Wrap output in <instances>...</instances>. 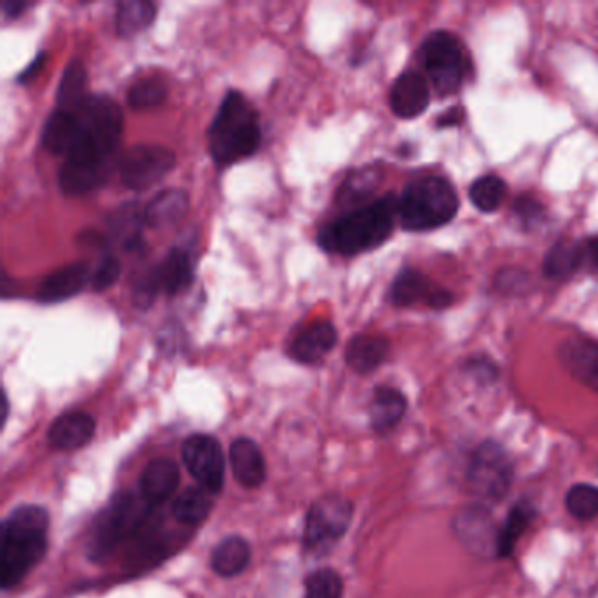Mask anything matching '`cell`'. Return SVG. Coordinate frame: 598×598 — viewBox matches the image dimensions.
<instances>
[{
  "mask_svg": "<svg viewBox=\"0 0 598 598\" xmlns=\"http://www.w3.org/2000/svg\"><path fill=\"white\" fill-rule=\"evenodd\" d=\"M466 118V113L461 107H452L448 113H444V116H441L437 120V127L439 129H446V127H457Z\"/></svg>",
  "mask_w": 598,
  "mask_h": 598,
  "instance_id": "41",
  "label": "cell"
},
{
  "mask_svg": "<svg viewBox=\"0 0 598 598\" xmlns=\"http://www.w3.org/2000/svg\"><path fill=\"white\" fill-rule=\"evenodd\" d=\"M377 185H379V174L374 168L356 171L342 185L341 191H339V200L344 204H353V202H359V200L371 196L376 190Z\"/></svg>",
  "mask_w": 598,
  "mask_h": 598,
  "instance_id": "36",
  "label": "cell"
},
{
  "mask_svg": "<svg viewBox=\"0 0 598 598\" xmlns=\"http://www.w3.org/2000/svg\"><path fill=\"white\" fill-rule=\"evenodd\" d=\"M251 562V548L243 537L232 536L223 539L211 554V567L223 577H234Z\"/></svg>",
  "mask_w": 598,
  "mask_h": 598,
  "instance_id": "26",
  "label": "cell"
},
{
  "mask_svg": "<svg viewBox=\"0 0 598 598\" xmlns=\"http://www.w3.org/2000/svg\"><path fill=\"white\" fill-rule=\"evenodd\" d=\"M46 62H48V55H37V57L32 60L31 66L25 67L22 74L19 75V83H28V81L36 80L37 75L40 74V71L45 69Z\"/></svg>",
  "mask_w": 598,
  "mask_h": 598,
  "instance_id": "40",
  "label": "cell"
},
{
  "mask_svg": "<svg viewBox=\"0 0 598 598\" xmlns=\"http://www.w3.org/2000/svg\"><path fill=\"white\" fill-rule=\"evenodd\" d=\"M406 409L408 400L402 391L395 390L391 386H379L374 391L373 402L368 409L374 431L386 432L395 429L406 414Z\"/></svg>",
  "mask_w": 598,
  "mask_h": 598,
  "instance_id": "25",
  "label": "cell"
},
{
  "mask_svg": "<svg viewBox=\"0 0 598 598\" xmlns=\"http://www.w3.org/2000/svg\"><path fill=\"white\" fill-rule=\"evenodd\" d=\"M537 511L530 502L524 501L511 509L509 516L505 519L499 539H496V556H509L515 551L519 537L527 532V528L536 519Z\"/></svg>",
  "mask_w": 598,
  "mask_h": 598,
  "instance_id": "29",
  "label": "cell"
},
{
  "mask_svg": "<svg viewBox=\"0 0 598 598\" xmlns=\"http://www.w3.org/2000/svg\"><path fill=\"white\" fill-rule=\"evenodd\" d=\"M190 208V197L181 188H168L160 191L155 199L144 209L142 220L153 228L174 225L178 223Z\"/></svg>",
  "mask_w": 598,
  "mask_h": 598,
  "instance_id": "23",
  "label": "cell"
},
{
  "mask_svg": "<svg viewBox=\"0 0 598 598\" xmlns=\"http://www.w3.org/2000/svg\"><path fill=\"white\" fill-rule=\"evenodd\" d=\"M159 5L151 0H124L116 8V32L121 37L138 36L156 20Z\"/></svg>",
  "mask_w": 598,
  "mask_h": 598,
  "instance_id": "27",
  "label": "cell"
},
{
  "mask_svg": "<svg viewBox=\"0 0 598 598\" xmlns=\"http://www.w3.org/2000/svg\"><path fill=\"white\" fill-rule=\"evenodd\" d=\"M28 5L31 4L25 2V0H5L4 4H2V11H4L8 19H19V16L25 13Z\"/></svg>",
  "mask_w": 598,
  "mask_h": 598,
  "instance_id": "42",
  "label": "cell"
},
{
  "mask_svg": "<svg viewBox=\"0 0 598 598\" xmlns=\"http://www.w3.org/2000/svg\"><path fill=\"white\" fill-rule=\"evenodd\" d=\"M81 121L75 112L57 109L49 116L43 130V144L54 155L69 156L80 141Z\"/></svg>",
  "mask_w": 598,
  "mask_h": 598,
  "instance_id": "21",
  "label": "cell"
},
{
  "mask_svg": "<svg viewBox=\"0 0 598 598\" xmlns=\"http://www.w3.org/2000/svg\"><path fill=\"white\" fill-rule=\"evenodd\" d=\"M148 507L150 504L142 495H133L132 492L116 495L95 527V551L104 553L120 541L121 537L129 536L136 528L141 527L146 518Z\"/></svg>",
  "mask_w": 598,
  "mask_h": 598,
  "instance_id": "9",
  "label": "cell"
},
{
  "mask_svg": "<svg viewBox=\"0 0 598 598\" xmlns=\"http://www.w3.org/2000/svg\"><path fill=\"white\" fill-rule=\"evenodd\" d=\"M86 84H89V71L80 58H74L67 63L60 86L57 90V109L74 112L86 101Z\"/></svg>",
  "mask_w": 598,
  "mask_h": 598,
  "instance_id": "28",
  "label": "cell"
},
{
  "mask_svg": "<svg viewBox=\"0 0 598 598\" xmlns=\"http://www.w3.org/2000/svg\"><path fill=\"white\" fill-rule=\"evenodd\" d=\"M90 278L92 274H90L89 266L84 262L62 267L40 281L36 293L37 301L55 304V302L75 297L86 286V283H90Z\"/></svg>",
  "mask_w": 598,
  "mask_h": 598,
  "instance_id": "17",
  "label": "cell"
},
{
  "mask_svg": "<svg viewBox=\"0 0 598 598\" xmlns=\"http://www.w3.org/2000/svg\"><path fill=\"white\" fill-rule=\"evenodd\" d=\"M431 104V89L425 75L408 71L395 80L390 90L391 112L403 120H412L425 113Z\"/></svg>",
  "mask_w": 598,
  "mask_h": 598,
  "instance_id": "14",
  "label": "cell"
},
{
  "mask_svg": "<svg viewBox=\"0 0 598 598\" xmlns=\"http://www.w3.org/2000/svg\"><path fill=\"white\" fill-rule=\"evenodd\" d=\"M183 460L200 486L211 493L222 492L225 481L223 449L211 435L196 434L183 444Z\"/></svg>",
  "mask_w": 598,
  "mask_h": 598,
  "instance_id": "12",
  "label": "cell"
},
{
  "mask_svg": "<svg viewBox=\"0 0 598 598\" xmlns=\"http://www.w3.org/2000/svg\"><path fill=\"white\" fill-rule=\"evenodd\" d=\"M121 274V263L116 257L103 258V262L98 263L97 269L92 272L90 284L94 292H104L112 289L113 284L118 281Z\"/></svg>",
  "mask_w": 598,
  "mask_h": 598,
  "instance_id": "38",
  "label": "cell"
},
{
  "mask_svg": "<svg viewBox=\"0 0 598 598\" xmlns=\"http://www.w3.org/2000/svg\"><path fill=\"white\" fill-rule=\"evenodd\" d=\"M232 470L237 481L246 488H258L266 481V460L255 441L235 439L231 446Z\"/></svg>",
  "mask_w": 598,
  "mask_h": 598,
  "instance_id": "22",
  "label": "cell"
},
{
  "mask_svg": "<svg viewBox=\"0 0 598 598\" xmlns=\"http://www.w3.org/2000/svg\"><path fill=\"white\" fill-rule=\"evenodd\" d=\"M515 214L525 226H533L544 218V206L533 197L521 196L516 199Z\"/></svg>",
  "mask_w": 598,
  "mask_h": 598,
  "instance_id": "39",
  "label": "cell"
},
{
  "mask_svg": "<svg viewBox=\"0 0 598 598\" xmlns=\"http://www.w3.org/2000/svg\"><path fill=\"white\" fill-rule=\"evenodd\" d=\"M48 513L40 505H22L4 521V542L0 556L2 588L19 585L46 553Z\"/></svg>",
  "mask_w": 598,
  "mask_h": 598,
  "instance_id": "2",
  "label": "cell"
},
{
  "mask_svg": "<svg viewBox=\"0 0 598 598\" xmlns=\"http://www.w3.org/2000/svg\"><path fill=\"white\" fill-rule=\"evenodd\" d=\"M559 359L577 382L598 394V342L588 337H571L559 348Z\"/></svg>",
  "mask_w": 598,
  "mask_h": 598,
  "instance_id": "15",
  "label": "cell"
},
{
  "mask_svg": "<svg viewBox=\"0 0 598 598\" xmlns=\"http://www.w3.org/2000/svg\"><path fill=\"white\" fill-rule=\"evenodd\" d=\"M176 165L173 150L160 144H138L121 156L120 179L133 191L148 190L167 176Z\"/></svg>",
  "mask_w": 598,
  "mask_h": 598,
  "instance_id": "8",
  "label": "cell"
},
{
  "mask_svg": "<svg viewBox=\"0 0 598 598\" xmlns=\"http://www.w3.org/2000/svg\"><path fill=\"white\" fill-rule=\"evenodd\" d=\"M74 112L80 116L81 136L66 160L112 162L124 132L121 107L107 95H89Z\"/></svg>",
  "mask_w": 598,
  "mask_h": 598,
  "instance_id": "5",
  "label": "cell"
},
{
  "mask_svg": "<svg viewBox=\"0 0 598 598\" xmlns=\"http://www.w3.org/2000/svg\"><path fill=\"white\" fill-rule=\"evenodd\" d=\"M342 579L332 568H319L306 579V598H341Z\"/></svg>",
  "mask_w": 598,
  "mask_h": 598,
  "instance_id": "37",
  "label": "cell"
},
{
  "mask_svg": "<svg viewBox=\"0 0 598 598\" xmlns=\"http://www.w3.org/2000/svg\"><path fill=\"white\" fill-rule=\"evenodd\" d=\"M260 120L241 92L231 90L209 127V150L218 165H232L255 155L260 146Z\"/></svg>",
  "mask_w": 598,
  "mask_h": 598,
  "instance_id": "3",
  "label": "cell"
},
{
  "mask_svg": "<svg viewBox=\"0 0 598 598\" xmlns=\"http://www.w3.org/2000/svg\"><path fill=\"white\" fill-rule=\"evenodd\" d=\"M94 434V418L86 412H67L49 429L48 441L54 448L72 452L86 446Z\"/></svg>",
  "mask_w": 598,
  "mask_h": 598,
  "instance_id": "20",
  "label": "cell"
},
{
  "mask_svg": "<svg viewBox=\"0 0 598 598\" xmlns=\"http://www.w3.org/2000/svg\"><path fill=\"white\" fill-rule=\"evenodd\" d=\"M507 187L505 181L495 174H486L472 183L469 188V199L481 213H493L504 202Z\"/></svg>",
  "mask_w": 598,
  "mask_h": 598,
  "instance_id": "33",
  "label": "cell"
},
{
  "mask_svg": "<svg viewBox=\"0 0 598 598\" xmlns=\"http://www.w3.org/2000/svg\"><path fill=\"white\" fill-rule=\"evenodd\" d=\"M460 199L452 183L426 176L409 183L399 197V222L403 231L426 232L448 225L457 216Z\"/></svg>",
  "mask_w": 598,
  "mask_h": 598,
  "instance_id": "4",
  "label": "cell"
},
{
  "mask_svg": "<svg viewBox=\"0 0 598 598\" xmlns=\"http://www.w3.org/2000/svg\"><path fill=\"white\" fill-rule=\"evenodd\" d=\"M353 519V504L342 496H325L307 513L304 541L310 550L324 548L344 536Z\"/></svg>",
  "mask_w": 598,
  "mask_h": 598,
  "instance_id": "11",
  "label": "cell"
},
{
  "mask_svg": "<svg viewBox=\"0 0 598 598\" xmlns=\"http://www.w3.org/2000/svg\"><path fill=\"white\" fill-rule=\"evenodd\" d=\"M421 63L439 97L457 94L469 72L460 40L446 31L426 37L421 48Z\"/></svg>",
  "mask_w": 598,
  "mask_h": 598,
  "instance_id": "6",
  "label": "cell"
},
{
  "mask_svg": "<svg viewBox=\"0 0 598 598\" xmlns=\"http://www.w3.org/2000/svg\"><path fill=\"white\" fill-rule=\"evenodd\" d=\"M397 218L399 199L390 194L321 228L318 235L319 246L328 253L347 257L371 251L390 239Z\"/></svg>",
  "mask_w": 598,
  "mask_h": 598,
  "instance_id": "1",
  "label": "cell"
},
{
  "mask_svg": "<svg viewBox=\"0 0 598 598\" xmlns=\"http://www.w3.org/2000/svg\"><path fill=\"white\" fill-rule=\"evenodd\" d=\"M179 484V467L171 458H156L142 470L139 490L150 505L162 504L174 495Z\"/></svg>",
  "mask_w": 598,
  "mask_h": 598,
  "instance_id": "18",
  "label": "cell"
},
{
  "mask_svg": "<svg viewBox=\"0 0 598 598\" xmlns=\"http://www.w3.org/2000/svg\"><path fill=\"white\" fill-rule=\"evenodd\" d=\"M109 174H112V162L66 160L58 174V183L66 196H84L104 187V183L109 179Z\"/></svg>",
  "mask_w": 598,
  "mask_h": 598,
  "instance_id": "16",
  "label": "cell"
},
{
  "mask_svg": "<svg viewBox=\"0 0 598 598\" xmlns=\"http://www.w3.org/2000/svg\"><path fill=\"white\" fill-rule=\"evenodd\" d=\"M568 515L581 521H589L598 516V488L591 484H574L565 496Z\"/></svg>",
  "mask_w": 598,
  "mask_h": 598,
  "instance_id": "35",
  "label": "cell"
},
{
  "mask_svg": "<svg viewBox=\"0 0 598 598\" xmlns=\"http://www.w3.org/2000/svg\"><path fill=\"white\" fill-rule=\"evenodd\" d=\"M457 532L472 548H484V544L492 546L496 554L499 532L493 530L490 515L481 507H472L458 518Z\"/></svg>",
  "mask_w": 598,
  "mask_h": 598,
  "instance_id": "31",
  "label": "cell"
},
{
  "mask_svg": "<svg viewBox=\"0 0 598 598\" xmlns=\"http://www.w3.org/2000/svg\"><path fill=\"white\" fill-rule=\"evenodd\" d=\"M390 353V342L383 336H356L347 348V364L355 373L376 371Z\"/></svg>",
  "mask_w": 598,
  "mask_h": 598,
  "instance_id": "24",
  "label": "cell"
},
{
  "mask_svg": "<svg viewBox=\"0 0 598 598\" xmlns=\"http://www.w3.org/2000/svg\"><path fill=\"white\" fill-rule=\"evenodd\" d=\"M194 281V267H191L190 257L183 249H173L167 257L153 269L148 272L138 284L133 298L138 307L150 306L151 302L155 301L159 293H167V295H176L181 290L188 289Z\"/></svg>",
  "mask_w": 598,
  "mask_h": 598,
  "instance_id": "10",
  "label": "cell"
},
{
  "mask_svg": "<svg viewBox=\"0 0 598 598\" xmlns=\"http://www.w3.org/2000/svg\"><path fill=\"white\" fill-rule=\"evenodd\" d=\"M165 97H167V86L159 78H144V80L133 83L127 94L130 107L138 109V112L159 107L160 104L165 103Z\"/></svg>",
  "mask_w": 598,
  "mask_h": 598,
  "instance_id": "34",
  "label": "cell"
},
{
  "mask_svg": "<svg viewBox=\"0 0 598 598\" xmlns=\"http://www.w3.org/2000/svg\"><path fill=\"white\" fill-rule=\"evenodd\" d=\"M213 493L202 486H190L174 501L173 513L185 525H199L213 507Z\"/></svg>",
  "mask_w": 598,
  "mask_h": 598,
  "instance_id": "32",
  "label": "cell"
},
{
  "mask_svg": "<svg viewBox=\"0 0 598 598\" xmlns=\"http://www.w3.org/2000/svg\"><path fill=\"white\" fill-rule=\"evenodd\" d=\"M390 301L397 307L425 304L432 309H444V307L452 306L455 297L452 292L435 284L423 272L403 269L391 284Z\"/></svg>",
  "mask_w": 598,
  "mask_h": 598,
  "instance_id": "13",
  "label": "cell"
},
{
  "mask_svg": "<svg viewBox=\"0 0 598 598\" xmlns=\"http://www.w3.org/2000/svg\"><path fill=\"white\" fill-rule=\"evenodd\" d=\"M470 492L483 501H502L513 484V461L501 444H481L470 457L467 469Z\"/></svg>",
  "mask_w": 598,
  "mask_h": 598,
  "instance_id": "7",
  "label": "cell"
},
{
  "mask_svg": "<svg viewBox=\"0 0 598 598\" xmlns=\"http://www.w3.org/2000/svg\"><path fill=\"white\" fill-rule=\"evenodd\" d=\"M336 342V327L328 321H316L293 339L290 355L301 364H318L333 350Z\"/></svg>",
  "mask_w": 598,
  "mask_h": 598,
  "instance_id": "19",
  "label": "cell"
},
{
  "mask_svg": "<svg viewBox=\"0 0 598 598\" xmlns=\"http://www.w3.org/2000/svg\"><path fill=\"white\" fill-rule=\"evenodd\" d=\"M585 267L583 243L560 241L544 258V274L553 280H565Z\"/></svg>",
  "mask_w": 598,
  "mask_h": 598,
  "instance_id": "30",
  "label": "cell"
}]
</instances>
